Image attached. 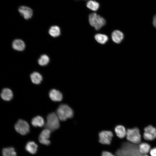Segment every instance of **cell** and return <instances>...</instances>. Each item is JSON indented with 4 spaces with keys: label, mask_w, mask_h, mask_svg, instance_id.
Here are the masks:
<instances>
[{
    "label": "cell",
    "mask_w": 156,
    "mask_h": 156,
    "mask_svg": "<svg viewBox=\"0 0 156 156\" xmlns=\"http://www.w3.org/2000/svg\"><path fill=\"white\" fill-rule=\"evenodd\" d=\"M56 114L60 120L64 121L72 117L73 112L68 105L63 104L59 106L57 110Z\"/></svg>",
    "instance_id": "cell-1"
},
{
    "label": "cell",
    "mask_w": 156,
    "mask_h": 156,
    "mask_svg": "<svg viewBox=\"0 0 156 156\" xmlns=\"http://www.w3.org/2000/svg\"><path fill=\"white\" fill-rule=\"evenodd\" d=\"M88 19L90 25L97 30L100 29L106 23V21L103 18L95 13L90 14Z\"/></svg>",
    "instance_id": "cell-2"
},
{
    "label": "cell",
    "mask_w": 156,
    "mask_h": 156,
    "mask_svg": "<svg viewBox=\"0 0 156 156\" xmlns=\"http://www.w3.org/2000/svg\"><path fill=\"white\" fill-rule=\"evenodd\" d=\"M59 119L56 113L52 112L47 116V121L45 125L46 129L51 131L59 128L60 126Z\"/></svg>",
    "instance_id": "cell-3"
},
{
    "label": "cell",
    "mask_w": 156,
    "mask_h": 156,
    "mask_svg": "<svg viewBox=\"0 0 156 156\" xmlns=\"http://www.w3.org/2000/svg\"><path fill=\"white\" fill-rule=\"evenodd\" d=\"M126 136L127 140L133 144H138L140 142L141 136L140 130L137 127L128 129Z\"/></svg>",
    "instance_id": "cell-4"
},
{
    "label": "cell",
    "mask_w": 156,
    "mask_h": 156,
    "mask_svg": "<svg viewBox=\"0 0 156 156\" xmlns=\"http://www.w3.org/2000/svg\"><path fill=\"white\" fill-rule=\"evenodd\" d=\"M14 127L17 132L23 135H26L29 131V127L28 123L23 120H19L16 123Z\"/></svg>",
    "instance_id": "cell-5"
},
{
    "label": "cell",
    "mask_w": 156,
    "mask_h": 156,
    "mask_svg": "<svg viewBox=\"0 0 156 156\" xmlns=\"http://www.w3.org/2000/svg\"><path fill=\"white\" fill-rule=\"evenodd\" d=\"M99 142L103 144L109 145L111 144L113 137L112 133L110 131H103L99 133Z\"/></svg>",
    "instance_id": "cell-6"
},
{
    "label": "cell",
    "mask_w": 156,
    "mask_h": 156,
    "mask_svg": "<svg viewBox=\"0 0 156 156\" xmlns=\"http://www.w3.org/2000/svg\"><path fill=\"white\" fill-rule=\"evenodd\" d=\"M143 137L147 140H153L156 138V128L150 125L144 129Z\"/></svg>",
    "instance_id": "cell-7"
},
{
    "label": "cell",
    "mask_w": 156,
    "mask_h": 156,
    "mask_svg": "<svg viewBox=\"0 0 156 156\" xmlns=\"http://www.w3.org/2000/svg\"><path fill=\"white\" fill-rule=\"evenodd\" d=\"M51 131L49 129H45L42 130L40 134L39 137V141L42 144L46 145H49L50 142L49 140Z\"/></svg>",
    "instance_id": "cell-8"
},
{
    "label": "cell",
    "mask_w": 156,
    "mask_h": 156,
    "mask_svg": "<svg viewBox=\"0 0 156 156\" xmlns=\"http://www.w3.org/2000/svg\"><path fill=\"white\" fill-rule=\"evenodd\" d=\"M18 11L25 19L27 20L30 18L33 15L32 10L27 6H21L19 8Z\"/></svg>",
    "instance_id": "cell-9"
},
{
    "label": "cell",
    "mask_w": 156,
    "mask_h": 156,
    "mask_svg": "<svg viewBox=\"0 0 156 156\" xmlns=\"http://www.w3.org/2000/svg\"><path fill=\"white\" fill-rule=\"evenodd\" d=\"M49 95L51 99L54 101H60L63 98L62 93L58 90L55 89L51 90L49 92Z\"/></svg>",
    "instance_id": "cell-10"
},
{
    "label": "cell",
    "mask_w": 156,
    "mask_h": 156,
    "mask_svg": "<svg viewBox=\"0 0 156 156\" xmlns=\"http://www.w3.org/2000/svg\"><path fill=\"white\" fill-rule=\"evenodd\" d=\"M124 37L123 34L118 30L114 31L111 35L112 40L114 42L117 44L120 43Z\"/></svg>",
    "instance_id": "cell-11"
},
{
    "label": "cell",
    "mask_w": 156,
    "mask_h": 156,
    "mask_svg": "<svg viewBox=\"0 0 156 156\" xmlns=\"http://www.w3.org/2000/svg\"><path fill=\"white\" fill-rule=\"evenodd\" d=\"M12 47L15 50L22 51L25 48V44L24 42L21 40L16 39L13 42Z\"/></svg>",
    "instance_id": "cell-12"
},
{
    "label": "cell",
    "mask_w": 156,
    "mask_h": 156,
    "mask_svg": "<svg viewBox=\"0 0 156 156\" xmlns=\"http://www.w3.org/2000/svg\"><path fill=\"white\" fill-rule=\"evenodd\" d=\"M13 96L12 90L8 88L3 89L1 93V96L2 99L6 101L10 100L12 98Z\"/></svg>",
    "instance_id": "cell-13"
},
{
    "label": "cell",
    "mask_w": 156,
    "mask_h": 156,
    "mask_svg": "<svg viewBox=\"0 0 156 156\" xmlns=\"http://www.w3.org/2000/svg\"><path fill=\"white\" fill-rule=\"evenodd\" d=\"M114 131L116 135L120 138H123L126 136L127 130L122 125H120L116 126Z\"/></svg>",
    "instance_id": "cell-14"
},
{
    "label": "cell",
    "mask_w": 156,
    "mask_h": 156,
    "mask_svg": "<svg viewBox=\"0 0 156 156\" xmlns=\"http://www.w3.org/2000/svg\"><path fill=\"white\" fill-rule=\"evenodd\" d=\"M38 146L34 142L30 141L27 143L25 146L26 150L32 154L36 153L37 150Z\"/></svg>",
    "instance_id": "cell-15"
},
{
    "label": "cell",
    "mask_w": 156,
    "mask_h": 156,
    "mask_svg": "<svg viewBox=\"0 0 156 156\" xmlns=\"http://www.w3.org/2000/svg\"><path fill=\"white\" fill-rule=\"evenodd\" d=\"M32 125L35 127H41L44 125V121L43 118L40 116L34 117L31 121Z\"/></svg>",
    "instance_id": "cell-16"
},
{
    "label": "cell",
    "mask_w": 156,
    "mask_h": 156,
    "mask_svg": "<svg viewBox=\"0 0 156 156\" xmlns=\"http://www.w3.org/2000/svg\"><path fill=\"white\" fill-rule=\"evenodd\" d=\"M30 78L32 82L36 84H40L42 80V77L38 73L34 72L30 75Z\"/></svg>",
    "instance_id": "cell-17"
},
{
    "label": "cell",
    "mask_w": 156,
    "mask_h": 156,
    "mask_svg": "<svg viewBox=\"0 0 156 156\" xmlns=\"http://www.w3.org/2000/svg\"><path fill=\"white\" fill-rule=\"evenodd\" d=\"M86 6L90 10L96 11L99 9L100 5L97 1L93 0H90L87 1Z\"/></svg>",
    "instance_id": "cell-18"
},
{
    "label": "cell",
    "mask_w": 156,
    "mask_h": 156,
    "mask_svg": "<svg viewBox=\"0 0 156 156\" xmlns=\"http://www.w3.org/2000/svg\"><path fill=\"white\" fill-rule=\"evenodd\" d=\"M49 33L51 36L53 37H58L60 34V28L57 26H53L49 28Z\"/></svg>",
    "instance_id": "cell-19"
},
{
    "label": "cell",
    "mask_w": 156,
    "mask_h": 156,
    "mask_svg": "<svg viewBox=\"0 0 156 156\" xmlns=\"http://www.w3.org/2000/svg\"><path fill=\"white\" fill-rule=\"evenodd\" d=\"M94 38L98 42L101 44H105L108 40V38L107 35L101 34H96L94 36Z\"/></svg>",
    "instance_id": "cell-20"
},
{
    "label": "cell",
    "mask_w": 156,
    "mask_h": 156,
    "mask_svg": "<svg viewBox=\"0 0 156 156\" xmlns=\"http://www.w3.org/2000/svg\"><path fill=\"white\" fill-rule=\"evenodd\" d=\"M150 145L146 143H142L139 145V150L141 154H146L150 151Z\"/></svg>",
    "instance_id": "cell-21"
},
{
    "label": "cell",
    "mask_w": 156,
    "mask_h": 156,
    "mask_svg": "<svg viewBox=\"0 0 156 156\" xmlns=\"http://www.w3.org/2000/svg\"><path fill=\"white\" fill-rule=\"evenodd\" d=\"M3 156H16L14 148L12 147L3 148L2 150Z\"/></svg>",
    "instance_id": "cell-22"
},
{
    "label": "cell",
    "mask_w": 156,
    "mask_h": 156,
    "mask_svg": "<svg viewBox=\"0 0 156 156\" xmlns=\"http://www.w3.org/2000/svg\"><path fill=\"white\" fill-rule=\"evenodd\" d=\"M49 59L47 55L43 54L41 55L38 60V64L41 66H44L48 64L49 62Z\"/></svg>",
    "instance_id": "cell-23"
},
{
    "label": "cell",
    "mask_w": 156,
    "mask_h": 156,
    "mask_svg": "<svg viewBox=\"0 0 156 156\" xmlns=\"http://www.w3.org/2000/svg\"><path fill=\"white\" fill-rule=\"evenodd\" d=\"M101 156H116L113 154L107 151H104L102 152Z\"/></svg>",
    "instance_id": "cell-24"
},
{
    "label": "cell",
    "mask_w": 156,
    "mask_h": 156,
    "mask_svg": "<svg viewBox=\"0 0 156 156\" xmlns=\"http://www.w3.org/2000/svg\"><path fill=\"white\" fill-rule=\"evenodd\" d=\"M150 153L151 156H156V147L151 149L150 151Z\"/></svg>",
    "instance_id": "cell-25"
},
{
    "label": "cell",
    "mask_w": 156,
    "mask_h": 156,
    "mask_svg": "<svg viewBox=\"0 0 156 156\" xmlns=\"http://www.w3.org/2000/svg\"><path fill=\"white\" fill-rule=\"evenodd\" d=\"M153 23L154 26L156 28V14L153 17Z\"/></svg>",
    "instance_id": "cell-26"
},
{
    "label": "cell",
    "mask_w": 156,
    "mask_h": 156,
    "mask_svg": "<svg viewBox=\"0 0 156 156\" xmlns=\"http://www.w3.org/2000/svg\"><path fill=\"white\" fill-rule=\"evenodd\" d=\"M149 156L147 155H144V156Z\"/></svg>",
    "instance_id": "cell-27"
}]
</instances>
